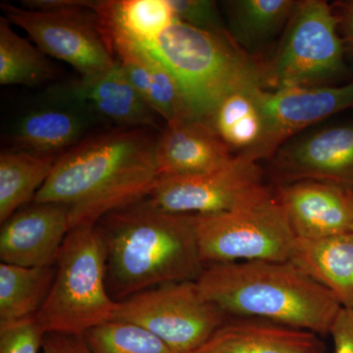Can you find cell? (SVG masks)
Masks as SVG:
<instances>
[{"label":"cell","mask_w":353,"mask_h":353,"mask_svg":"<svg viewBox=\"0 0 353 353\" xmlns=\"http://www.w3.org/2000/svg\"><path fill=\"white\" fill-rule=\"evenodd\" d=\"M157 139L148 129L87 138L58 157L34 203L68 206L70 226H94L104 216L145 199L157 180Z\"/></svg>","instance_id":"obj_1"},{"label":"cell","mask_w":353,"mask_h":353,"mask_svg":"<svg viewBox=\"0 0 353 353\" xmlns=\"http://www.w3.org/2000/svg\"><path fill=\"white\" fill-rule=\"evenodd\" d=\"M97 227L116 301L157 285L196 281L205 268L192 215L164 212L141 199L104 216Z\"/></svg>","instance_id":"obj_2"},{"label":"cell","mask_w":353,"mask_h":353,"mask_svg":"<svg viewBox=\"0 0 353 353\" xmlns=\"http://www.w3.org/2000/svg\"><path fill=\"white\" fill-rule=\"evenodd\" d=\"M202 294L229 317L250 318L329 334L338 299L292 261L206 265L196 280Z\"/></svg>","instance_id":"obj_3"},{"label":"cell","mask_w":353,"mask_h":353,"mask_svg":"<svg viewBox=\"0 0 353 353\" xmlns=\"http://www.w3.org/2000/svg\"><path fill=\"white\" fill-rule=\"evenodd\" d=\"M143 46L176 77L192 119L208 123L228 95L264 83V72L241 52L231 37L179 20Z\"/></svg>","instance_id":"obj_4"},{"label":"cell","mask_w":353,"mask_h":353,"mask_svg":"<svg viewBox=\"0 0 353 353\" xmlns=\"http://www.w3.org/2000/svg\"><path fill=\"white\" fill-rule=\"evenodd\" d=\"M115 308L106 284V250L101 232L97 225L72 229L37 320L46 334L85 336L113 320Z\"/></svg>","instance_id":"obj_5"},{"label":"cell","mask_w":353,"mask_h":353,"mask_svg":"<svg viewBox=\"0 0 353 353\" xmlns=\"http://www.w3.org/2000/svg\"><path fill=\"white\" fill-rule=\"evenodd\" d=\"M192 222L205 265L290 261L297 240L277 196L267 188L226 212L192 215Z\"/></svg>","instance_id":"obj_6"},{"label":"cell","mask_w":353,"mask_h":353,"mask_svg":"<svg viewBox=\"0 0 353 353\" xmlns=\"http://www.w3.org/2000/svg\"><path fill=\"white\" fill-rule=\"evenodd\" d=\"M114 319L148 330L175 353H190L229 321V316L204 297L196 281H185L116 301Z\"/></svg>","instance_id":"obj_7"},{"label":"cell","mask_w":353,"mask_h":353,"mask_svg":"<svg viewBox=\"0 0 353 353\" xmlns=\"http://www.w3.org/2000/svg\"><path fill=\"white\" fill-rule=\"evenodd\" d=\"M336 28L338 19L327 2H297L264 82L275 90L321 87L340 73L343 48Z\"/></svg>","instance_id":"obj_8"},{"label":"cell","mask_w":353,"mask_h":353,"mask_svg":"<svg viewBox=\"0 0 353 353\" xmlns=\"http://www.w3.org/2000/svg\"><path fill=\"white\" fill-rule=\"evenodd\" d=\"M94 8L34 10L1 4L6 19L24 30L46 57L71 65L82 78L101 74L116 62Z\"/></svg>","instance_id":"obj_9"},{"label":"cell","mask_w":353,"mask_h":353,"mask_svg":"<svg viewBox=\"0 0 353 353\" xmlns=\"http://www.w3.org/2000/svg\"><path fill=\"white\" fill-rule=\"evenodd\" d=\"M265 188L257 162L236 155L231 163L209 173L158 176L143 199L173 214H216L238 208Z\"/></svg>","instance_id":"obj_10"},{"label":"cell","mask_w":353,"mask_h":353,"mask_svg":"<svg viewBox=\"0 0 353 353\" xmlns=\"http://www.w3.org/2000/svg\"><path fill=\"white\" fill-rule=\"evenodd\" d=\"M265 134L259 161L274 157L288 139L330 116L353 108V82L343 87L285 88L267 92L257 88Z\"/></svg>","instance_id":"obj_11"},{"label":"cell","mask_w":353,"mask_h":353,"mask_svg":"<svg viewBox=\"0 0 353 353\" xmlns=\"http://www.w3.org/2000/svg\"><path fill=\"white\" fill-rule=\"evenodd\" d=\"M99 121L87 106L50 88L43 103L16 121L9 141L12 150L60 157L83 141Z\"/></svg>","instance_id":"obj_12"},{"label":"cell","mask_w":353,"mask_h":353,"mask_svg":"<svg viewBox=\"0 0 353 353\" xmlns=\"http://www.w3.org/2000/svg\"><path fill=\"white\" fill-rule=\"evenodd\" d=\"M275 167L290 182L318 181L353 190V126H334L281 146Z\"/></svg>","instance_id":"obj_13"},{"label":"cell","mask_w":353,"mask_h":353,"mask_svg":"<svg viewBox=\"0 0 353 353\" xmlns=\"http://www.w3.org/2000/svg\"><path fill=\"white\" fill-rule=\"evenodd\" d=\"M70 231L68 206L34 202L2 224L1 262L24 267L54 266Z\"/></svg>","instance_id":"obj_14"},{"label":"cell","mask_w":353,"mask_h":353,"mask_svg":"<svg viewBox=\"0 0 353 353\" xmlns=\"http://www.w3.org/2000/svg\"><path fill=\"white\" fill-rule=\"evenodd\" d=\"M276 196L297 239L321 240L352 232V190L318 181H297L280 187Z\"/></svg>","instance_id":"obj_15"},{"label":"cell","mask_w":353,"mask_h":353,"mask_svg":"<svg viewBox=\"0 0 353 353\" xmlns=\"http://www.w3.org/2000/svg\"><path fill=\"white\" fill-rule=\"evenodd\" d=\"M55 92L81 102L101 120L126 129L157 126V112L127 78L119 62L110 69L75 82L52 88Z\"/></svg>","instance_id":"obj_16"},{"label":"cell","mask_w":353,"mask_h":353,"mask_svg":"<svg viewBox=\"0 0 353 353\" xmlns=\"http://www.w3.org/2000/svg\"><path fill=\"white\" fill-rule=\"evenodd\" d=\"M234 157L208 122L190 118L167 124L155 145L158 176L209 173Z\"/></svg>","instance_id":"obj_17"},{"label":"cell","mask_w":353,"mask_h":353,"mask_svg":"<svg viewBox=\"0 0 353 353\" xmlns=\"http://www.w3.org/2000/svg\"><path fill=\"white\" fill-rule=\"evenodd\" d=\"M190 353H324V347L311 332L262 320H229Z\"/></svg>","instance_id":"obj_18"},{"label":"cell","mask_w":353,"mask_h":353,"mask_svg":"<svg viewBox=\"0 0 353 353\" xmlns=\"http://www.w3.org/2000/svg\"><path fill=\"white\" fill-rule=\"evenodd\" d=\"M290 261L353 310V233L321 240L297 239Z\"/></svg>","instance_id":"obj_19"},{"label":"cell","mask_w":353,"mask_h":353,"mask_svg":"<svg viewBox=\"0 0 353 353\" xmlns=\"http://www.w3.org/2000/svg\"><path fill=\"white\" fill-rule=\"evenodd\" d=\"M102 32H114L148 46L176 18L170 0H104L94 8Z\"/></svg>","instance_id":"obj_20"},{"label":"cell","mask_w":353,"mask_h":353,"mask_svg":"<svg viewBox=\"0 0 353 353\" xmlns=\"http://www.w3.org/2000/svg\"><path fill=\"white\" fill-rule=\"evenodd\" d=\"M256 85L232 92L220 102L208 124L231 152L257 162L256 154L263 141L265 125Z\"/></svg>","instance_id":"obj_21"},{"label":"cell","mask_w":353,"mask_h":353,"mask_svg":"<svg viewBox=\"0 0 353 353\" xmlns=\"http://www.w3.org/2000/svg\"><path fill=\"white\" fill-rule=\"evenodd\" d=\"M58 157L11 150L0 154V223L3 224L43 188Z\"/></svg>","instance_id":"obj_22"},{"label":"cell","mask_w":353,"mask_h":353,"mask_svg":"<svg viewBox=\"0 0 353 353\" xmlns=\"http://www.w3.org/2000/svg\"><path fill=\"white\" fill-rule=\"evenodd\" d=\"M54 266L0 264V324L36 317L54 280Z\"/></svg>","instance_id":"obj_23"},{"label":"cell","mask_w":353,"mask_h":353,"mask_svg":"<svg viewBox=\"0 0 353 353\" xmlns=\"http://www.w3.org/2000/svg\"><path fill=\"white\" fill-rule=\"evenodd\" d=\"M230 36L236 46L254 48L275 36L290 21L292 0H234L225 2Z\"/></svg>","instance_id":"obj_24"},{"label":"cell","mask_w":353,"mask_h":353,"mask_svg":"<svg viewBox=\"0 0 353 353\" xmlns=\"http://www.w3.org/2000/svg\"><path fill=\"white\" fill-rule=\"evenodd\" d=\"M54 66L39 48L20 37L6 17L0 19V83L36 87L52 80Z\"/></svg>","instance_id":"obj_25"},{"label":"cell","mask_w":353,"mask_h":353,"mask_svg":"<svg viewBox=\"0 0 353 353\" xmlns=\"http://www.w3.org/2000/svg\"><path fill=\"white\" fill-rule=\"evenodd\" d=\"M92 353H175L148 330L111 320L85 334Z\"/></svg>","instance_id":"obj_26"},{"label":"cell","mask_w":353,"mask_h":353,"mask_svg":"<svg viewBox=\"0 0 353 353\" xmlns=\"http://www.w3.org/2000/svg\"><path fill=\"white\" fill-rule=\"evenodd\" d=\"M46 334L36 317L0 324V353H39Z\"/></svg>","instance_id":"obj_27"},{"label":"cell","mask_w":353,"mask_h":353,"mask_svg":"<svg viewBox=\"0 0 353 353\" xmlns=\"http://www.w3.org/2000/svg\"><path fill=\"white\" fill-rule=\"evenodd\" d=\"M170 2L176 20L203 31L230 36L214 1L170 0Z\"/></svg>","instance_id":"obj_28"},{"label":"cell","mask_w":353,"mask_h":353,"mask_svg":"<svg viewBox=\"0 0 353 353\" xmlns=\"http://www.w3.org/2000/svg\"><path fill=\"white\" fill-rule=\"evenodd\" d=\"M329 334L334 353H353V310L341 307Z\"/></svg>","instance_id":"obj_29"},{"label":"cell","mask_w":353,"mask_h":353,"mask_svg":"<svg viewBox=\"0 0 353 353\" xmlns=\"http://www.w3.org/2000/svg\"><path fill=\"white\" fill-rule=\"evenodd\" d=\"M41 353H92L85 336L48 333L44 336Z\"/></svg>","instance_id":"obj_30"},{"label":"cell","mask_w":353,"mask_h":353,"mask_svg":"<svg viewBox=\"0 0 353 353\" xmlns=\"http://www.w3.org/2000/svg\"><path fill=\"white\" fill-rule=\"evenodd\" d=\"M97 1L88 0H25V8L34 10H64L74 8H94Z\"/></svg>","instance_id":"obj_31"},{"label":"cell","mask_w":353,"mask_h":353,"mask_svg":"<svg viewBox=\"0 0 353 353\" xmlns=\"http://www.w3.org/2000/svg\"><path fill=\"white\" fill-rule=\"evenodd\" d=\"M347 25L348 34H350V39L353 43V3L350 4L347 13Z\"/></svg>","instance_id":"obj_32"},{"label":"cell","mask_w":353,"mask_h":353,"mask_svg":"<svg viewBox=\"0 0 353 353\" xmlns=\"http://www.w3.org/2000/svg\"><path fill=\"white\" fill-rule=\"evenodd\" d=\"M352 233H353V227H352Z\"/></svg>","instance_id":"obj_33"}]
</instances>
